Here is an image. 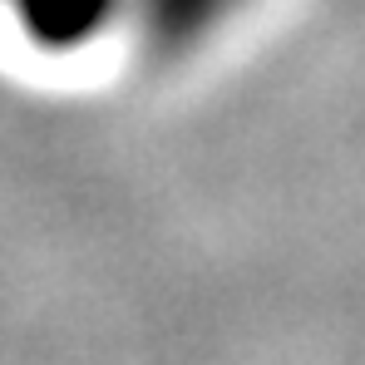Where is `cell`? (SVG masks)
Masks as SVG:
<instances>
[{
    "label": "cell",
    "mask_w": 365,
    "mask_h": 365,
    "mask_svg": "<svg viewBox=\"0 0 365 365\" xmlns=\"http://www.w3.org/2000/svg\"><path fill=\"white\" fill-rule=\"evenodd\" d=\"M114 0H15L20 25L40 45H74L109 20Z\"/></svg>",
    "instance_id": "cell-2"
},
{
    "label": "cell",
    "mask_w": 365,
    "mask_h": 365,
    "mask_svg": "<svg viewBox=\"0 0 365 365\" xmlns=\"http://www.w3.org/2000/svg\"><path fill=\"white\" fill-rule=\"evenodd\" d=\"M242 0H138V20L148 45L158 50H182L192 40H202L207 30H217Z\"/></svg>",
    "instance_id": "cell-1"
}]
</instances>
